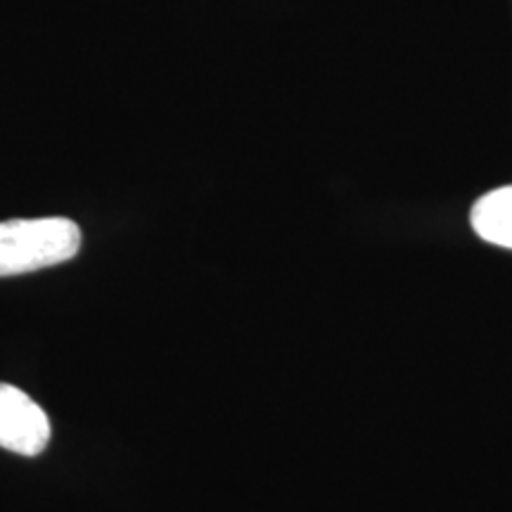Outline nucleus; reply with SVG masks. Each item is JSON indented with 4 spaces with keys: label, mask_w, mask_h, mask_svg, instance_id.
I'll return each mask as SVG.
<instances>
[{
    "label": "nucleus",
    "mask_w": 512,
    "mask_h": 512,
    "mask_svg": "<svg viewBox=\"0 0 512 512\" xmlns=\"http://www.w3.org/2000/svg\"><path fill=\"white\" fill-rule=\"evenodd\" d=\"M475 233L489 245L512 249V185L486 192L470 214Z\"/></svg>",
    "instance_id": "3"
},
{
    "label": "nucleus",
    "mask_w": 512,
    "mask_h": 512,
    "mask_svg": "<svg viewBox=\"0 0 512 512\" xmlns=\"http://www.w3.org/2000/svg\"><path fill=\"white\" fill-rule=\"evenodd\" d=\"M81 230L72 219H15L0 223V278L24 275L74 259Z\"/></svg>",
    "instance_id": "1"
},
{
    "label": "nucleus",
    "mask_w": 512,
    "mask_h": 512,
    "mask_svg": "<svg viewBox=\"0 0 512 512\" xmlns=\"http://www.w3.org/2000/svg\"><path fill=\"white\" fill-rule=\"evenodd\" d=\"M50 441L46 411L12 384L0 382V448L17 456H38Z\"/></svg>",
    "instance_id": "2"
}]
</instances>
